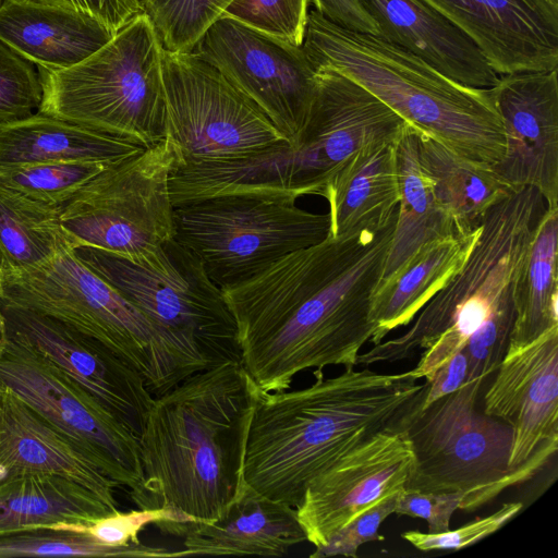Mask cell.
Returning <instances> with one entry per match:
<instances>
[{
	"label": "cell",
	"instance_id": "cell-19",
	"mask_svg": "<svg viewBox=\"0 0 558 558\" xmlns=\"http://www.w3.org/2000/svg\"><path fill=\"white\" fill-rule=\"evenodd\" d=\"M490 92L506 136L492 169L511 190L534 187L558 207V68L500 75Z\"/></svg>",
	"mask_w": 558,
	"mask_h": 558
},
{
	"label": "cell",
	"instance_id": "cell-21",
	"mask_svg": "<svg viewBox=\"0 0 558 558\" xmlns=\"http://www.w3.org/2000/svg\"><path fill=\"white\" fill-rule=\"evenodd\" d=\"M33 474L71 478L118 510L107 476L70 437L0 384V486Z\"/></svg>",
	"mask_w": 558,
	"mask_h": 558
},
{
	"label": "cell",
	"instance_id": "cell-9",
	"mask_svg": "<svg viewBox=\"0 0 558 558\" xmlns=\"http://www.w3.org/2000/svg\"><path fill=\"white\" fill-rule=\"evenodd\" d=\"M486 378L420 405V390L395 415L405 430L413 463L403 489L461 494L460 508L475 511L518 481L509 469L512 429L478 408Z\"/></svg>",
	"mask_w": 558,
	"mask_h": 558
},
{
	"label": "cell",
	"instance_id": "cell-38",
	"mask_svg": "<svg viewBox=\"0 0 558 558\" xmlns=\"http://www.w3.org/2000/svg\"><path fill=\"white\" fill-rule=\"evenodd\" d=\"M397 494L390 495L368 508L338 530H336L323 546L316 547L310 556L325 558L333 556L357 557L361 545L385 539L379 534L381 523L395 511Z\"/></svg>",
	"mask_w": 558,
	"mask_h": 558
},
{
	"label": "cell",
	"instance_id": "cell-32",
	"mask_svg": "<svg viewBox=\"0 0 558 558\" xmlns=\"http://www.w3.org/2000/svg\"><path fill=\"white\" fill-rule=\"evenodd\" d=\"M60 206L0 184V262L3 272L39 267L73 248L60 223Z\"/></svg>",
	"mask_w": 558,
	"mask_h": 558
},
{
	"label": "cell",
	"instance_id": "cell-13",
	"mask_svg": "<svg viewBox=\"0 0 558 558\" xmlns=\"http://www.w3.org/2000/svg\"><path fill=\"white\" fill-rule=\"evenodd\" d=\"M167 136L186 162L233 159L289 143L270 119L195 52L162 50Z\"/></svg>",
	"mask_w": 558,
	"mask_h": 558
},
{
	"label": "cell",
	"instance_id": "cell-41",
	"mask_svg": "<svg viewBox=\"0 0 558 558\" xmlns=\"http://www.w3.org/2000/svg\"><path fill=\"white\" fill-rule=\"evenodd\" d=\"M461 494L422 493L402 489L398 493L393 513L424 519L432 534L442 533L450 529V520L460 508Z\"/></svg>",
	"mask_w": 558,
	"mask_h": 558
},
{
	"label": "cell",
	"instance_id": "cell-33",
	"mask_svg": "<svg viewBox=\"0 0 558 558\" xmlns=\"http://www.w3.org/2000/svg\"><path fill=\"white\" fill-rule=\"evenodd\" d=\"M32 556L179 557V551L133 543L111 547L88 533L68 527H38L0 536V558Z\"/></svg>",
	"mask_w": 558,
	"mask_h": 558
},
{
	"label": "cell",
	"instance_id": "cell-31",
	"mask_svg": "<svg viewBox=\"0 0 558 558\" xmlns=\"http://www.w3.org/2000/svg\"><path fill=\"white\" fill-rule=\"evenodd\" d=\"M557 252L558 207H546L517 279L508 348L522 347L558 326Z\"/></svg>",
	"mask_w": 558,
	"mask_h": 558
},
{
	"label": "cell",
	"instance_id": "cell-16",
	"mask_svg": "<svg viewBox=\"0 0 558 558\" xmlns=\"http://www.w3.org/2000/svg\"><path fill=\"white\" fill-rule=\"evenodd\" d=\"M483 411L509 424V469L519 485L531 480L558 449V326L508 348Z\"/></svg>",
	"mask_w": 558,
	"mask_h": 558
},
{
	"label": "cell",
	"instance_id": "cell-26",
	"mask_svg": "<svg viewBox=\"0 0 558 558\" xmlns=\"http://www.w3.org/2000/svg\"><path fill=\"white\" fill-rule=\"evenodd\" d=\"M145 148L131 138L39 112L0 123V168L54 161L113 163Z\"/></svg>",
	"mask_w": 558,
	"mask_h": 558
},
{
	"label": "cell",
	"instance_id": "cell-37",
	"mask_svg": "<svg viewBox=\"0 0 558 558\" xmlns=\"http://www.w3.org/2000/svg\"><path fill=\"white\" fill-rule=\"evenodd\" d=\"M310 0H234L225 12L291 45H303Z\"/></svg>",
	"mask_w": 558,
	"mask_h": 558
},
{
	"label": "cell",
	"instance_id": "cell-11",
	"mask_svg": "<svg viewBox=\"0 0 558 558\" xmlns=\"http://www.w3.org/2000/svg\"><path fill=\"white\" fill-rule=\"evenodd\" d=\"M183 163L166 136L107 166L60 208L73 248L92 246L138 265L155 262L174 236L170 180Z\"/></svg>",
	"mask_w": 558,
	"mask_h": 558
},
{
	"label": "cell",
	"instance_id": "cell-18",
	"mask_svg": "<svg viewBox=\"0 0 558 558\" xmlns=\"http://www.w3.org/2000/svg\"><path fill=\"white\" fill-rule=\"evenodd\" d=\"M412 463L405 430L390 422L308 484L295 508L306 541L323 546L336 530L402 490Z\"/></svg>",
	"mask_w": 558,
	"mask_h": 558
},
{
	"label": "cell",
	"instance_id": "cell-47",
	"mask_svg": "<svg viewBox=\"0 0 558 558\" xmlns=\"http://www.w3.org/2000/svg\"><path fill=\"white\" fill-rule=\"evenodd\" d=\"M3 1H4V0H0V5L2 4V2H3Z\"/></svg>",
	"mask_w": 558,
	"mask_h": 558
},
{
	"label": "cell",
	"instance_id": "cell-34",
	"mask_svg": "<svg viewBox=\"0 0 558 558\" xmlns=\"http://www.w3.org/2000/svg\"><path fill=\"white\" fill-rule=\"evenodd\" d=\"M234 0H140L165 50L190 53Z\"/></svg>",
	"mask_w": 558,
	"mask_h": 558
},
{
	"label": "cell",
	"instance_id": "cell-36",
	"mask_svg": "<svg viewBox=\"0 0 558 558\" xmlns=\"http://www.w3.org/2000/svg\"><path fill=\"white\" fill-rule=\"evenodd\" d=\"M41 100L38 66L0 39V123L36 113Z\"/></svg>",
	"mask_w": 558,
	"mask_h": 558
},
{
	"label": "cell",
	"instance_id": "cell-10",
	"mask_svg": "<svg viewBox=\"0 0 558 558\" xmlns=\"http://www.w3.org/2000/svg\"><path fill=\"white\" fill-rule=\"evenodd\" d=\"M280 192L241 191L175 206L174 236L221 289L329 234V215L307 211Z\"/></svg>",
	"mask_w": 558,
	"mask_h": 558
},
{
	"label": "cell",
	"instance_id": "cell-5",
	"mask_svg": "<svg viewBox=\"0 0 558 558\" xmlns=\"http://www.w3.org/2000/svg\"><path fill=\"white\" fill-rule=\"evenodd\" d=\"M302 47L314 68L351 78L452 151L490 167L504 158L506 136L490 88L461 84L407 49L316 10L308 12Z\"/></svg>",
	"mask_w": 558,
	"mask_h": 558
},
{
	"label": "cell",
	"instance_id": "cell-1",
	"mask_svg": "<svg viewBox=\"0 0 558 558\" xmlns=\"http://www.w3.org/2000/svg\"><path fill=\"white\" fill-rule=\"evenodd\" d=\"M396 218L379 229L328 234L222 289L242 364L259 391L288 390L305 369L356 366L360 350L375 335L372 300Z\"/></svg>",
	"mask_w": 558,
	"mask_h": 558
},
{
	"label": "cell",
	"instance_id": "cell-46",
	"mask_svg": "<svg viewBox=\"0 0 558 558\" xmlns=\"http://www.w3.org/2000/svg\"><path fill=\"white\" fill-rule=\"evenodd\" d=\"M2 286H3V268L0 262V299L2 296Z\"/></svg>",
	"mask_w": 558,
	"mask_h": 558
},
{
	"label": "cell",
	"instance_id": "cell-15",
	"mask_svg": "<svg viewBox=\"0 0 558 558\" xmlns=\"http://www.w3.org/2000/svg\"><path fill=\"white\" fill-rule=\"evenodd\" d=\"M192 52L248 97L293 144L314 97L316 70L303 47L223 15Z\"/></svg>",
	"mask_w": 558,
	"mask_h": 558
},
{
	"label": "cell",
	"instance_id": "cell-6",
	"mask_svg": "<svg viewBox=\"0 0 558 558\" xmlns=\"http://www.w3.org/2000/svg\"><path fill=\"white\" fill-rule=\"evenodd\" d=\"M311 108L293 144L214 161L216 193L266 191L319 195L364 149L395 142L407 122L367 89L329 66H317Z\"/></svg>",
	"mask_w": 558,
	"mask_h": 558
},
{
	"label": "cell",
	"instance_id": "cell-25",
	"mask_svg": "<svg viewBox=\"0 0 558 558\" xmlns=\"http://www.w3.org/2000/svg\"><path fill=\"white\" fill-rule=\"evenodd\" d=\"M480 228L456 232L417 250L391 277L383 280L372 300L376 325L371 342L379 343L392 330L409 325L421 308L450 280L468 257Z\"/></svg>",
	"mask_w": 558,
	"mask_h": 558
},
{
	"label": "cell",
	"instance_id": "cell-14",
	"mask_svg": "<svg viewBox=\"0 0 558 558\" xmlns=\"http://www.w3.org/2000/svg\"><path fill=\"white\" fill-rule=\"evenodd\" d=\"M0 384L70 437L134 504L142 493L138 437L28 343L4 332Z\"/></svg>",
	"mask_w": 558,
	"mask_h": 558
},
{
	"label": "cell",
	"instance_id": "cell-40",
	"mask_svg": "<svg viewBox=\"0 0 558 558\" xmlns=\"http://www.w3.org/2000/svg\"><path fill=\"white\" fill-rule=\"evenodd\" d=\"M160 521L178 522L175 515L167 509H137L128 512L120 510L89 521L87 523L60 525L88 533L98 543L111 547H123L138 542L140 532L148 524ZM57 527V526H54Z\"/></svg>",
	"mask_w": 558,
	"mask_h": 558
},
{
	"label": "cell",
	"instance_id": "cell-4",
	"mask_svg": "<svg viewBox=\"0 0 558 558\" xmlns=\"http://www.w3.org/2000/svg\"><path fill=\"white\" fill-rule=\"evenodd\" d=\"M313 374L315 381L302 389L257 390L245 442V484L293 508L311 482L388 425L424 385L411 369Z\"/></svg>",
	"mask_w": 558,
	"mask_h": 558
},
{
	"label": "cell",
	"instance_id": "cell-8",
	"mask_svg": "<svg viewBox=\"0 0 558 558\" xmlns=\"http://www.w3.org/2000/svg\"><path fill=\"white\" fill-rule=\"evenodd\" d=\"M162 50L141 12L82 62L60 70L38 66L37 112L149 147L167 136Z\"/></svg>",
	"mask_w": 558,
	"mask_h": 558
},
{
	"label": "cell",
	"instance_id": "cell-7",
	"mask_svg": "<svg viewBox=\"0 0 558 558\" xmlns=\"http://www.w3.org/2000/svg\"><path fill=\"white\" fill-rule=\"evenodd\" d=\"M73 252L146 318L182 380L228 362L242 363L236 323L222 289L174 239L146 265L92 246Z\"/></svg>",
	"mask_w": 558,
	"mask_h": 558
},
{
	"label": "cell",
	"instance_id": "cell-20",
	"mask_svg": "<svg viewBox=\"0 0 558 558\" xmlns=\"http://www.w3.org/2000/svg\"><path fill=\"white\" fill-rule=\"evenodd\" d=\"M461 29L498 75L558 68V0H423Z\"/></svg>",
	"mask_w": 558,
	"mask_h": 558
},
{
	"label": "cell",
	"instance_id": "cell-2",
	"mask_svg": "<svg viewBox=\"0 0 558 558\" xmlns=\"http://www.w3.org/2000/svg\"><path fill=\"white\" fill-rule=\"evenodd\" d=\"M546 203L534 187L512 191L487 213L460 269L400 336L360 353L355 365L399 362L423 350L411 369L428 380L466 351L468 380L487 378L507 353L515 319L514 289Z\"/></svg>",
	"mask_w": 558,
	"mask_h": 558
},
{
	"label": "cell",
	"instance_id": "cell-42",
	"mask_svg": "<svg viewBox=\"0 0 558 558\" xmlns=\"http://www.w3.org/2000/svg\"><path fill=\"white\" fill-rule=\"evenodd\" d=\"M89 15L117 34L138 13L140 0H27Z\"/></svg>",
	"mask_w": 558,
	"mask_h": 558
},
{
	"label": "cell",
	"instance_id": "cell-30",
	"mask_svg": "<svg viewBox=\"0 0 558 558\" xmlns=\"http://www.w3.org/2000/svg\"><path fill=\"white\" fill-rule=\"evenodd\" d=\"M417 132L420 163L438 202L452 218L456 232L477 230L489 209L513 190L490 166L470 160Z\"/></svg>",
	"mask_w": 558,
	"mask_h": 558
},
{
	"label": "cell",
	"instance_id": "cell-3",
	"mask_svg": "<svg viewBox=\"0 0 558 558\" xmlns=\"http://www.w3.org/2000/svg\"><path fill=\"white\" fill-rule=\"evenodd\" d=\"M257 387L242 363L198 372L155 396L140 437V509L170 510L178 522L220 518L243 480Z\"/></svg>",
	"mask_w": 558,
	"mask_h": 558
},
{
	"label": "cell",
	"instance_id": "cell-23",
	"mask_svg": "<svg viewBox=\"0 0 558 558\" xmlns=\"http://www.w3.org/2000/svg\"><path fill=\"white\" fill-rule=\"evenodd\" d=\"M379 27V37L420 57L468 86L490 88L499 75L454 24L423 0H357Z\"/></svg>",
	"mask_w": 558,
	"mask_h": 558
},
{
	"label": "cell",
	"instance_id": "cell-43",
	"mask_svg": "<svg viewBox=\"0 0 558 558\" xmlns=\"http://www.w3.org/2000/svg\"><path fill=\"white\" fill-rule=\"evenodd\" d=\"M468 375L469 356L463 349L437 368L428 380H425L420 390V405L424 408L453 392L468 381Z\"/></svg>",
	"mask_w": 558,
	"mask_h": 558
},
{
	"label": "cell",
	"instance_id": "cell-44",
	"mask_svg": "<svg viewBox=\"0 0 558 558\" xmlns=\"http://www.w3.org/2000/svg\"><path fill=\"white\" fill-rule=\"evenodd\" d=\"M330 22L348 29L379 36L375 20L364 10L357 0H310Z\"/></svg>",
	"mask_w": 558,
	"mask_h": 558
},
{
	"label": "cell",
	"instance_id": "cell-22",
	"mask_svg": "<svg viewBox=\"0 0 558 558\" xmlns=\"http://www.w3.org/2000/svg\"><path fill=\"white\" fill-rule=\"evenodd\" d=\"M161 531L183 538L184 556L259 555L282 557L306 541L296 510L242 485L217 520L160 521Z\"/></svg>",
	"mask_w": 558,
	"mask_h": 558
},
{
	"label": "cell",
	"instance_id": "cell-24",
	"mask_svg": "<svg viewBox=\"0 0 558 558\" xmlns=\"http://www.w3.org/2000/svg\"><path fill=\"white\" fill-rule=\"evenodd\" d=\"M116 34L84 13L27 0L0 5V39L39 68H71Z\"/></svg>",
	"mask_w": 558,
	"mask_h": 558
},
{
	"label": "cell",
	"instance_id": "cell-35",
	"mask_svg": "<svg viewBox=\"0 0 558 558\" xmlns=\"http://www.w3.org/2000/svg\"><path fill=\"white\" fill-rule=\"evenodd\" d=\"M109 165L54 161L8 166L0 168V184L35 201L61 207Z\"/></svg>",
	"mask_w": 558,
	"mask_h": 558
},
{
	"label": "cell",
	"instance_id": "cell-28",
	"mask_svg": "<svg viewBox=\"0 0 558 558\" xmlns=\"http://www.w3.org/2000/svg\"><path fill=\"white\" fill-rule=\"evenodd\" d=\"M417 130L405 124L396 140L399 204L383 280L396 274L423 245L456 233L417 155Z\"/></svg>",
	"mask_w": 558,
	"mask_h": 558
},
{
	"label": "cell",
	"instance_id": "cell-27",
	"mask_svg": "<svg viewBox=\"0 0 558 558\" xmlns=\"http://www.w3.org/2000/svg\"><path fill=\"white\" fill-rule=\"evenodd\" d=\"M395 142L361 151L333 180L324 198L329 206V235L379 229L397 216L399 184Z\"/></svg>",
	"mask_w": 558,
	"mask_h": 558
},
{
	"label": "cell",
	"instance_id": "cell-45",
	"mask_svg": "<svg viewBox=\"0 0 558 558\" xmlns=\"http://www.w3.org/2000/svg\"><path fill=\"white\" fill-rule=\"evenodd\" d=\"M3 335H4V318L0 312V343L2 342Z\"/></svg>",
	"mask_w": 558,
	"mask_h": 558
},
{
	"label": "cell",
	"instance_id": "cell-29",
	"mask_svg": "<svg viewBox=\"0 0 558 558\" xmlns=\"http://www.w3.org/2000/svg\"><path fill=\"white\" fill-rule=\"evenodd\" d=\"M119 511L82 484L56 474H33L0 486V536L89 521Z\"/></svg>",
	"mask_w": 558,
	"mask_h": 558
},
{
	"label": "cell",
	"instance_id": "cell-12",
	"mask_svg": "<svg viewBox=\"0 0 558 558\" xmlns=\"http://www.w3.org/2000/svg\"><path fill=\"white\" fill-rule=\"evenodd\" d=\"M2 301L99 341L138 371L153 396L182 381L146 318L68 248L48 263L3 272Z\"/></svg>",
	"mask_w": 558,
	"mask_h": 558
},
{
	"label": "cell",
	"instance_id": "cell-17",
	"mask_svg": "<svg viewBox=\"0 0 558 558\" xmlns=\"http://www.w3.org/2000/svg\"><path fill=\"white\" fill-rule=\"evenodd\" d=\"M4 332L53 363L140 439L153 402L142 374L99 341L43 314L0 300Z\"/></svg>",
	"mask_w": 558,
	"mask_h": 558
},
{
	"label": "cell",
	"instance_id": "cell-39",
	"mask_svg": "<svg viewBox=\"0 0 558 558\" xmlns=\"http://www.w3.org/2000/svg\"><path fill=\"white\" fill-rule=\"evenodd\" d=\"M518 501L506 502L494 513L472 521L457 530L432 534L407 531L401 537L421 551L458 550L473 545L497 532L522 509Z\"/></svg>",
	"mask_w": 558,
	"mask_h": 558
}]
</instances>
